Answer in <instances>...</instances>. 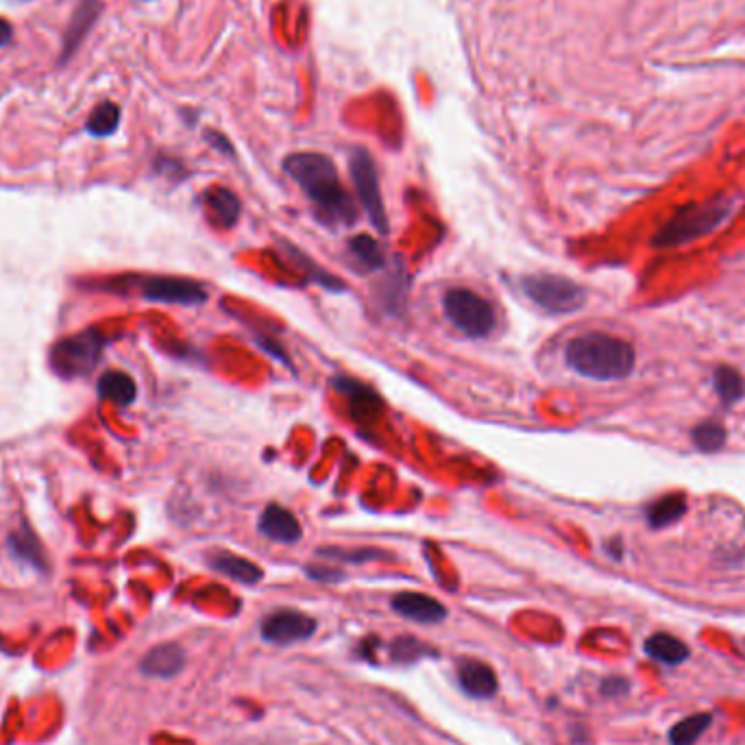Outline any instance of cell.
I'll use <instances>...</instances> for the list:
<instances>
[{
    "label": "cell",
    "mask_w": 745,
    "mask_h": 745,
    "mask_svg": "<svg viewBox=\"0 0 745 745\" xmlns=\"http://www.w3.org/2000/svg\"><path fill=\"white\" fill-rule=\"evenodd\" d=\"M630 691V685L624 678H608L602 682V693L610 695V698H619Z\"/></svg>",
    "instance_id": "obj_31"
},
{
    "label": "cell",
    "mask_w": 745,
    "mask_h": 745,
    "mask_svg": "<svg viewBox=\"0 0 745 745\" xmlns=\"http://www.w3.org/2000/svg\"><path fill=\"white\" fill-rule=\"evenodd\" d=\"M183 663H186V656H183V650L175 643H162L155 645L153 650H149L142 658V674L149 678H173L183 669Z\"/></svg>",
    "instance_id": "obj_14"
},
{
    "label": "cell",
    "mask_w": 745,
    "mask_h": 745,
    "mask_svg": "<svg viewBox=\"0 0 745 745\" xmlns=\"http://www.w3.org/2000/svg\"><path fill=\"white\" fill-rule=\"evenodd\" d=\"M323 558H332V560H343V563H366V560H375V558H386L384 552H377V549L369 547H358V549H343V547H323L316 552Z\"/></svg>",
    "instance_id": "obj_27"
},
{
    "label": "cell",
    "mask_w": 745,
    "mask_h": 745,
    "mask_svg": "<svg viewBox=\"0 0 745 745\" xmlns=\"http://www.w3.org/2000/svg\"><path fill=\"white\" fill-rule=\"evenodd\" d=\"M120 125V107L114 103H101L88 118V133L94 138H107L116 133Z\"/></svg>",
    "instance_id": "obj_26"
},
{
    "label": "cell",
    "mask_w": 745,
    "mask_h": 745,
    "mask_svg": "<svg viewBox=\"0 0 745 745\" xmlns=\"http://www.w3.org/2000/svg\"><path fill=\"white\" fill-rule=\"evenodd\" d=\"M258 530L268 541L282 543V545H295L301 541L303 528L299 519L292 512L279 504H268L258 521Z\"/></svg>",
    "instance_id": "obj_11"
},
{
    "label": "cell",
    "mask_w": 745,
    "mask_h": 745,
    "mask_svg": "<svg viewBox=\"0 0 745 745\" xmlns=\"http://www.w3.org/2000/svg\"><path fill=\"white\" fill-rule=\"evenodd\" d=\"M458 682L464 693L478 700L493 698L499 689V682L491 665L478 661V658H464V661L458 663Z\"/></svg>",
    "instance_id": "obj_13"
},
{
    "label": "cell",
    "mask_w": 745,
    "mask_h": 745,
    "mask_svg": "<svg viewBox=\"0 0 745 745\" xmlns=\"http://www.w3.org/2000/svg\"><path fill=\"white\" fill-rule=\"evenodd\" d=\"M96 388H99V395L103 399L114 401L118 403V406H131V403L138 397L136 382H133L131 377L122 371L103 373L99 377V384H96Z\"/></svg>",
    "instance_id": "obj_20"
},
{
    "label": "cell",
    "mask_w": 745,
    "mask_h": 745,
    "mask_svg": "<svg viewBox=\"0 0 745 745\" xmlns=\"http://www.w3.org/2000/svg\"><path fill=\"white\" fill-rule=\"evenodd\" d=\"M521 290L536 308L547 314L565 316L578 312L586 303V290L563 275L552 273H534L521 279Z\"/></svg>",
    "instance_id": "obj_4"
},
{
    "label": "cell",
    "mask_w": 745,
    "mask_h": 745,
    "mask_svg": "<svg viewBox=\"0 0 745 745\" xmlns=\"http://www.w3.org/2000/svg\"><path fill=\"white\" fill-rule=\"evenodd\" d=\"M11 38H14V29H11V24L5 18H0V48L7 46Z\"/></svg>",
    "instance_id": "obj_32"
},
{
    "label": "cell",
    "mask_w": 745,
    "mask_h": 745,
    "mask_svg": "<svg viewBox=\"0 0 745 745\" xmlns=\"http://www.w3.org/2000/svg\"><path fill=\"white\" fill-rule=\"evenodd\" d=\"M349 173L356 186L360 205L364 207L366 216L377 229V234H386L388 221H386V207L382 199V188H380V177H377V168L369 151L364 149H353L349 155Z\"/></svg>",
    "instance_id": "obj_7"
},
{
    "label": "cell",
    "mask_w": 745,
    "mask_h": 745,
    "mask_svg": "<svg viewBox=\"0 0 745 745\" xmlns=\"http://www.w3.org/2000/svg\"><path fill=\"white\" fill-rule=\"evenodd\" d=\"M643 652L650 658H654V661L669 665V667L682 665L691 654L685 641H680L678 637H674V634H667V632H656L652 634V637H647L643 643Z\"/></svg>",
    "instance_id": "obj_16"
},
{
    "label": "cell",
    "mask_w": 745,
    "mask_h": 745,
    "mask_svg": "<svg viewBox=\"0 0 745 745\" xmlns=\"http://www.w3.org/2000/svg\"><path fill=\"white\" fill-rule=\"evenodd\" d=\"M393 610L401 617L419 621V624H438L447 617V608L425 593L403 591L393 597Z\"/></svg>",
    "instance_id": "obj_12"
},
{
    "label": "cell",
    "mask_w": 745,
    "mask_h": 745,
    "mask_svg": "<svg viewBox=\"0 0 745 745\" xmlns=\"http://www.w3.org/2000/svg\"><path fill=\"white\" fill-rule=\"evenodd\" d=\"M9 547L20 560H27L31 567L44 569V552L42 545L35 539V534L29 528H22L9 534Z\"/></svg>",
    "instance_id": "obj_24"
},
{
    "label": "cell",
    "mask_w": 745,
    "mask_h": 745,
    "mask_svg": "<svg viewBox=\"0 0 745 745\" xmlns=\"http://www.w3.org/2000/svg\"><path fill=\"white\" fill-rule=\"evenodd\" d=\"M101 3L99 0H79V7L75 11V18H72L68 33H66V44H64V57L61 61L70 59L75 55L79 44L83 42L85 35H88L92 22L96 20V14H99Z\"/></svg>",
    "instance_id": "obj_18"
},
{
    "label": "cell",
    "mask_w": 745,
    "mask_h": 745,
    "mask_svg": "<svg viewBox=\"0 0 745 745\" xmlns=\"http://www.w3.org/2000/svg\"><path fill=\"white\" fill-rule=\"evenodd\" d=\"M305 573H308V578H312V580H316V582H338V580H343L345 578V573L343 571H340V569H332V567H321V565H316V567H308V569H305Z\"/></svg>",
    "instance_id": "obj_30"
},
{
    "label": "cell",
    "mask_w": 745,
    "mask_h": 745,
    "mask_svg": "<svg viewBox=\"0 0 745 745\" xmlns=\"http://www.w3.org/2000/svg\"><path fill=\"white\" fill-rule=\"evenodd\" d=\"M443 310L447 321L469 338H486L495 329V312L484 297L467 288L445 292Z\"/></svg>",
    "instance_id": "obj_6"
},
{
    "label": "cell",
    "mask_w": 745,
    "mask_h": 745,
    "mask_svg": "<svg viewBox=\"0 0 745 745\" xmlns=\"http://www.w3.org/2000/svg\"><path fill=\"white\" fill-rule=\"evenodd\" d=\"M408 290H410V286H408V282H406V277H403L401 273H397V275H388V277H386V282L382 284V292H384L382 301L388 305L390 310H393L395 305H401V303H403V299H406V292H408Z\"/></svg>",
    "instance_id": "obj_28"
},
{
    "label": "cell",
    "mask_w": 745,
    "mask_h": 745,
    "mask_svg": "<svg viewBox=\"0 0 745 745\" xmlns=\"http://www.w3.org/2000/svg\"><path fill=\"white\" fill-rule=\"evenodd\" d=\"M314 632H316V621L310 615L299 613V610H292V608L277 610V613L268 615L262 621V639L275 645H290L297 641H305V639H310Z\"/></svg>",
    "instance_id": "obj_9"
},
{
    "label": "cell",
    "mask_w": 745,
    "mask_h": 745,
    "mask_svg": "<svg viewBox=\"0 0 745 745\" xmlns=\"http://www.w3.org/2000/svg\"><path fill=\"white\" fill-rule=\"evenodd\" d=\"M205 201L210 205V210L214 212L216 221L223 227H234L238 223L240 216V201L231 190L227 188H212L205 194Z\"/></svg>",
    "instance_id": "obj_22"
},
{
    "label": "cell",
    "mask_w": 745,
    "mask_h": 745,
    "mask_svg": "<svg viewBox=\"0 0 745 745\" xmlns=\"http://www.w3.org/2000/svg\"><path fill=\"white\" fill-rule=\"evenodd\" d=\"M711 722H713L711 713H698V715L685 717L682 722L671 726L669 743L671 745H693L708 730Z\"/></svg>",
    "instance_id": "obj_23"
},
{
    "label": "cell",
    "mask_w": 745,
    "mask_h": 745,
    "mask_svg": "<svg viewBox=\"0 0 745 745\" xmlns=\"http://www.w3.org/2000/svg\"><path fill=\"white\" fill-rule=\"evenodd\" d=\"M332 386L338 390V393H343L347 397L353 419H356L358 423H364V425L373 423L382 414L384 403L373 388L364 386L362 382L353 380V377H345V375H336L332 380Z\"/></svg>",
    "instance_id": "obj_10"
},
{
    "label": "cell",
    "mask_w": 745,
    "mask_h": 745,
    "mask_svg": "<svg viewBox=\"0 0 745 745\" xmlns=\"http://www.w3.org/2000/svg\"><path fill=\"white\" fill-rule=\"evenodd\" d=\"M687 512V497L682 493H669L665 497H658L645 510L647 523L652 528H667V525L676 523L678 519L685 517Z\"/></svg>",
    "instance_id": "obj_19"
},
{
    "label": "cell",
    "mask_w": 745,
    "mask_h": 745,
    "mask_svg": "<svg viewBox=\"0 0 745 745\" xmlns=\"http://www.w3.org/2000/svg\"><path fill=\"white\" fill-rule=\"evenodd\" d=\"M207 563H210V567L216 569L218 573H223V576L236 580L240 584H258L264 578V571L255 563H251V560L236 556L231 552H223V549L210 554Z\"/></svg>",
    "instance_id": "obj_15"
},
{
    "label": "cell",
    "mask_w": 745,
    "mask_h": 745,
    "mask_svg": "<svg viewBox=\"0 0 745 745\" xmlns=\"http://www.w3.org/2000/svg\"><path fill=\"white\" fill-rule=\"evenodd\" d=\"M140 295L155 303H177V305H201L207 301V290L203 284L183 277H149L140 284Z\"/></svg>",
    "instance_id": "obj_8"
},
{
    "label": "cell",
    "mask_w": 745,
    "mask_h": 745,
    "mask_svg": "<svg viewBox=\"0 0 745 745\" xmlns=\"http://www.w3.org/2000/svg\"><path fill=\"white\" fill-rule=\"evenodd\" d=\"M726 438H728L726 427L719 421H713V419L695 425L693 432H691L693 445L698 447L700 451H704V454H713V451L722 449L726 445Z\"/></svg>",
    "instance_id": "obj_25"
},
{
    "label": "cell",
    "mask_w": 745,
    "mask_h": 745,
    "mask_svg": "<svg viewBox=\"0 0 745 745\" xmlns=\"http://www.w3.org/2000/svg\"><path fill=\"white\" fill-rule=\"evenodd\" d=\"M347 255L353 268H358L360 273H371L380 271L386 264V255L373 236L369 234H358L347 242Z\"/></svg>",
    "instance_id": "obj_17"
},
{
    "label": "cell",
    "mask_w": 745,
    "mask_h": 745,
    "mask_svg": "<svg viewBox=\"0 0 745 745\" xmlns=\"http://www.w3.org/2000/svg\"><path fill=\"white\" fill-rule=\"evenodd\" d=\"M713 386L724 406H735L745 397V382L735 366H717L713 373Z\"/></svg>",
    "instance_id": "obj_21"
},
{
    "label": "cell",
    "mask_w": 745,
    "mask_h": 745,
    "mask_svg": "<svg viewBox=\"0 0 745 745\" xmlns=\"http://www.w3.org/2000/svg\"><path fill=\"white\" fill-rule=\"evenodd\" d=\"M423 652H427V647H423L417 639L401 637V639H397L393 643V656L397 658V661H401V663H412L414 658H417Z\"/></svg>",
    "instance_id": "obj_29"
},
{
    "label": "cell",
    "mask_w": 745,
    "mask_h": 745,
    "mask_svg": "<svg viewBox=\"0 0 745 745\" xmlns=\"http://www.w3.org/2000/svg\"><path fill=\"white\" fill-rule=\"evenodd\" d=\"M284 170L310 199L316 218L327 227H351L358 221L356 203L340 181L334 162L321 153H292Z\"/></svg>",
    "instance_id": "obj_1"
},
{
    "label": "cell",
    "mask_w": 745,
    "mask_h": 745,
    "mask_svg": "<svg viewBox=\"0 0 745 745\" xmlns=\"http://www.w3.org/2000/svg\"><path fill=\"white\" fill-rule=\"evenodd\" d=\"M732 212L730 199H708L682 207L654 234L656 249H674L700 240L722 227Z\"/></svg>",
    "instance_id": "obj_3"
},
{
    "label": "cell",
    "mask_w": 745,
    "mask_h": 745,
    "mask_svg": "<svg viewBox=\"0 0 745 745\" xmlns=\"http://www.w3.org/2000/svg\"><path fill=\"white\" fill-rule=\"evenodd\" d=\"M565 362L571 371L595 382H617L637 366V353L624 338L604 332H589L569 340Z\"/></svg>",
    "instance_id": "obj_2"
},
{
    "label": "cell",
    "mask_w": 745,
    "mask_h": 745,
    "mask_svg": "<svg viewBox=\"0 0 745 745\" xmlns=\"http://www.w3.org/2000/svg\"><path fill=\"white\" fill-rule=\"evenodd\" d=\"M105 340L99 332L88 329L77 336H70L59 340L53 345L51 356H48V364L51 369L64 377V380H77V377L90 375L96 366H99L103 358Z\"/></svg>",
    "instance_id": "obj_5"
}]
</instances>
